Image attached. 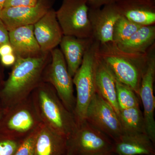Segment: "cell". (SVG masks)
<instances>
[{
    "instance_id": "obj_13",
    "label": "cell",
    "mask_w": 155,
    "mask_h": 155,
    "mask_svg": "<svg viewBox=\"0 0 155 155\" xmlns=\"http://www.w3.org/2000/svg\"><path fill=\"white\" fill-rule=\"evenodd\" d=\"M117 6L122 16L141 26L154 25L155 0H120Z\"/></svg>"
},
{
    "instance_id": "obj_18",
    "label": "cell",
    "mask_w": 155,
    "mask_h": 155,
    "mask_svg": "<svg viewBox=\"0 0 155 155\" xmlns=\"http://www.w3.org/2000/svg\"><path fill=\"white\" fill-rule=\"evenodd\" d=\"M95 80L97 93L113 107L118 115L119 107L116 96V78L105 63L98 55L97 51Z\"/></svg>"
},
{
    "instance_id": "obj_16",
    "label": "cell",
    "mask_w": 155,
    "mask_h": 155,
    "mask_svg": "<svg viewBox=\"0 0 155 155\" xmlns=\"http://www.w3.org/2000/svg\"><path fill=\"white\" fill-rule=\"evenodd\" d=\"M93 38H81L64 35L60 44L69 74L72 78L80 67L84 56Z\"/></svg>"
},
{
    "instance_id": "obj_17",
    "label": "cell",
    "mask_w": 155,
    "mask_h": 155,
    "mask_svg": "<svg viewBox=\"0 0 155 155\" xmlns=\"http://www.w3.org/2000/svg\"><path fill=\"white\" fill-rule=\"evenodd\" d=\"M67 138L43 125L36 130L34 155H65Z\"/></svg>"
},
{
    "instance_id": "obj_14",
    "label": "cell",
    "mask_w": 155,
    "mask_h": 155,
    "mask_svg": "<svg viewBox=\"0 0 155 155\" xmlns=\"http://www.w3.org/2000/svg\"><path fill=\"white\" fill-rule=\"evenodd\" d=\"M116 155L155 154L154 144L146 133L123 134L114 141Z\"/></svg>"
},
{
    "instance_id": "obj_23",
    "label": "cell",
    "mask_w": 155,
    "mask_h": 155,
    "mask_svg": "<svg viewBox=\"0 0 155 155\" xmlns=\"http://www.w3.org/2000/svg\"><path fill=\"white\" fill-rule=\"evenodd\" d=\"M116 96L119 109L139 107L137 94L130 87L116 79Z\"/></svg>"
},
{
    "instance_id": "obj_29",
    "label": "cell",
    "mask_w": 155,
    "mask_h": 155,
    "mask_svg": "<svg viewBox=\"0 0 155 155\" xmlns=\"http://www.w3.org/2000/svg\"><path fill=\"white\" fill-rule=\"evenodd\" d=\"M1 62L3 65L5 66H12L15 64L17 61V57L14 53L5 55L1 57Z\"/></svg>"
},
{
    "instance_id": "obj_5",
    "label": "cell",
    "mask_w": 155,
    "mask_h": 155,
    "mask_svg": "<svg viewBox=\"0 0 155 155\" xmlns=\"http://www.w3.org/2000/svg\"><path fill=\"white\" fill-rule=\"evenodd\" d=\"M113 147L110 138L84 121L67 139L65 155L103 154L113 153Z\"/></svg>"
},
{
    "instance_id": "obj_11",
    "label": "cell",
    "mask_w": 155,
    "mask_h": 155,
    "mask_svg": "<svg viewBox=\"0 0 155 155\" xmlns=\"http://www.w3.org/2000/svg\"><path fill=\"white\" fill-rule=\"evenodd\" d=\"M51 0H39L35 6L4 8L0 13V19L9 31L14 28L34 25L50 9Z\"/></svg>"
},
{
    "instance_id": "obj_27",
    "label": "cell",
    "mask_w": 155,
    "mask_h": 155,
    "mask_svg": "<svg viewBox=\"0 0 155 155\" xmlns=\"http://www.w3.org/2000/svg\"><path fill=\"white\" fill-rule=\"evenodd\" d=\"M89 7L93 8H101L110 4L117 3L120 0H87Z\"/></svg>"
},
{
    "instance_id": "obj_33",
    "label": "cell",
    "mask_w": 155,
    "mask_h": 155,
    "mask_svg": "<svg viewBox=\"0 0 155 155\" xmlns=\"http://www.w3.org/2000/svg\"><path fill=\"white\" fill-rule=\"evenodd\" d=\"M2 118V113H0V120H1V119Z\"/></svg>"
},
{
    "instance_id": "obj_31",
    "label": "cell",
    "mask_w": 155,
    "mask_h": 155,
    "mask_svg": "<svg viewBox=\"0 0 155 155\" xmlns=\"http://www.w3.org/2000/svg\"><path fill=\"white\" fill-rule=\"evenodd\" d=\"M7 0H0V13L4 8V6Z\"/></svg>"
},
{
    "instance_id": "obj_30",
    "label": "cell",
    "mask_w": 155,
    "mask_h": 155,
    "mask_svg": "<svg viewBox=\"0 0 155 155\" xmlns=\"http://www.w3.org/2000/svg\"><path fill=\"white\" fill-rule=\"evenodd\" d=\"M14 53V49L10 43L4 44L0 46V57Z\"/></svg>"
},
{
    "instance_id": "obj_7",
    "label": "cell",
    "mask_w": 155,
    "mask_h": 155,
    "mask_svg": "<svg viewBox=\"0 0 155 155\" xmlns=\"http://www.w3.org/2000/svg\"><path fill=\"white\" fill-rule=\"evenodd\" d=\"M51 61L45 71L46 78L55 90L58 96L67 110L74 114L75 98L72 77L69 74L61 49L51 51Z\"/></svg>"
},
{
    "instance_id": "obj_20",
    "label": "cell",
    "mask_w": 155,
    "mask_h": 155,
    "mask_svg": "<svg viewBox=\"0 0 155 155\" xmlns=\"http://www.w3.org/2000/svg\"><path fill=\"white\" fill-rule=\"evenodd\" d=\"M118 116L123 134L147 133L143 114L140 106L119 109Z\"/></svg>"
},
{
    "instance_id": "obj_24",
    "label": "cell",
    "mask_w": 155,
    "mask_h": 155,
    "mask_svg": "<svg viewBox=\"0 0 155 155\" xmlns=\"http://www.w3.org/2000/svg\"><path fill=\"white\" fill-rule=\"evenodd\" d=\"M36 130L32 132L22 142L14 155H34Z\"/></svg>"
},
{
    "instance_id": "obj_1",
    "label": "cell",
    "mask_w": 155,
    "mask_h": 155,
    "mask_svg": "<svg viewBox=\"0 0 155 155\" xmlns=\"http://www.w3.org/2000/svg\"><path fill=\"white\" fill-rule=\"evenodd\" d=\"M51 58V52L38 57L17 58L3 89V95L14 103L22 99L40 84Z\"/></svg>"
},
{
    "instance_id": "obj_10",
    "label": "cell",
    "mask_w": 155,
    "mask_h": 155,
    "mask_svg": "<svg viewBox=\"0 0 155 155\" xmlns=\"http://www.w3.org/2000/svg\"><path fill=\"white\" fill-rule=\"evenodd\" d=\"M88 16L94 40L100 45L113 42L114 25L121 16L116 3L101 8L89 7Z\"/></svg>"
},
{
    "instance_id": "obj_12",
    "label": "cell",
    "mask_w": 155,
    "mask_h": 155,
    "mask_svg": "<svg viewBox=\"0 0 155 155\" xmlns=\"http://www.w3.org/2000/svg\"><path fill=\"white\" fill-rule=\"evenodd\" d=\"M33 26L34 34L42 52H51L60 45L64 35L56 17V11L52 8Z\"/></svg>"
},
{
    "instance_id": "obj_2",
    "label": "cell",
    "mask_w": 155,
    "mask_h": 155,
    "mask_svg": "<svg viewBox=\"0 0 155 155\" xmlns=\"http://www.w3.org/2000/svg\"><path fill=\"white\" fill-rule=\"evenodd\" d=\"M97 54L105 63L116 80L130 87L138 95L147 53L136 54L125 52L114 43L110 42L99 44Z\"/></svg>"
},
{
    "instance_id": "obj_25",
    "label": "cell",
    "mask_w": 155,
    "mask_h": 155,
    "mask_svg": "<svg viewBox=\"0 0 155 155\" xmlns=\"http://www.w3.org/2000/svg\"><path fill=\"white\" fill-rule=\"evenodd\" d=\"M21 143L13 138L0 139V155H14Z\"/></svg>"
},
{
    "instance_id": "obj_21",
    "label": "cell",
    "mask_w": 155,
    "mask_h": 155,
    "mask_svg": "<svg viewBox=\"0 0 155 155\" xmlns=\"http://www.w3.org/2000/svg\"><path fill=\"white\" fill-rule=\"evenodd\" d=\"M34 125L33 116L26 109H22L14 113L7 123L9 129L22 133H25L32 129Z\"/></svg>"
},
{
    "instance_id": "obj_15",
    "label": "cell",
    "mask_w": 155,
    "mask_h": 155,
    "mask_svg": "<svg viewBox=\"0 0 155 155\" xmlns=\"http://www.w3.org/2000/svg\"><path fill=\"white\" fill-rule=\"evenodd\" d=\"M33 25H25L9 31V42L17 58H30L42 54L34 34Z\"/></svg>"
},
{
    "instance_id": "obj_28",
    "label": "cell",
    "mask_w": 155,
    "mask_h": 155,
    "mask_svg": "<svg viewBox=\"0 0 155 155\" xmlns=\"http://www.w3.org/2000/svg\"><path fill=\"white\" fill-rule=\"evenodd\" d=\"M9 42V31L0 19V46Z\"/></svg>"
},
{
    "instance_id": "obj_4",
    "label": "cell",
    "mask_w": 155,
    "mask_h": 155,
    "mask_svg": "<svg viewBox=\"0 0 155 155\" xmlns=\"http://www.w3.org/2000/svg\"><path fill=\"white\" fill-rule=\"evenodd\" d=\"M99 43L94 40L86 50L79 69L72 78L76 90L74 115L78 124L85 121L87 110L96 93L95 72Z\"/></svg>"
},
{
    "instance_id": "obj_26",
    "label": "cell",
    "mask_w": 155,
    "mask_h": 155,
    "mask_svg": "<svg viewBox=\"0 0 155 155\" xmlns=\"http://www.w3.org/2000/svg\"><path fill=\"white\" fill-rule=\"evenodd\" d=\"M39 0H7L4 8L35 6Z\"/></svg>"
},
{
    "instance_id": "obj_9",
    "label": "cell",
    "mask_w": 155,
    "mask_h": 155,
    "mask_svg": "<svg viewBox=\"0 0 155 155\" xmlns=\"http://www.w3.org/2000/svg\"><path fill=\"white\" fill-rule=\"evenodd\" d=\"M155 51L153 45L147 52L146 66L142 75L138 96L143 106L146 131L150 139L155 144V97L153 85L155 77Z\"/></svg>"
},
{
    "instance_id": "obj_6",
    "label": "cell",
    "mask_w": 155,
    "mask_h": 155,
    "mask_svg": "<svg viewBox=\"0 0 155 155\" xmlns=\"http://www.w3.org/2000/svg\"><path fill=\"white\" fill-rule=\"evenodd\" d=\"M89 8L87 0H63L56 14L63 35L92 38Z\"/></svg>"
},
{
    "instance_id": "obj_34",
    "label": "cell",
    "mask_w": 155,
    "mask_h": 155,
    "mask_svg": "<svg viewBox=\"0 0 155 155\" xmlns=\"http://www.w3.org/2000/svg\"><path fill=\"white\" fill-rule=\"evenodd\" d=\"M155 155V154H153V155Z\"/></svg>"
},
{
    "instance_id": "obj_19",
    "label": "cell",
    "mask_w": 155,
    "mask_h": 155,
    "mask_svg": "<svg viewBox=\"0 0 155 155\" xmlns=\"http://www.w3.org/2000/svg\"><path fill=\"white\" fill-rule=\"evenodd\" d=\"M155 41L154 25L143 26L126 40L116 44L120 50L127 53L145 54Z\"/></svg>"
},
{
    "instance_id": "obj_32",
    "label": "cell",
    "mask_w": 155,
    "mask_h": 155,
    "mask_svg": "<svg viewBox=\"0 0 155 155\" xmlns=\"http://www.w3.org/2000/svg\"><path fill=\"white\" fill-rule=\"evenodd\" d=\"M99 155H116L113 153H108L103 154H101Z\"/></svg>"
},
{
    "instance_id": "obj_3",
    "label": "cell",
    "mask_w": 155,
    "mask_h": 155,
    "mask_svg": "<svg viewBox=\"0 0 155 155\" xmlns=\"http://www.w3.org/2000/svg\"><path fill=\"white\" fill-rule=\"evenodd\" d=\"M37 87L39 110L45 125L68 138L78 126L74 114L67 110L51 87L41 84Z\"/></svg>"
},
{
    "instance_id": "obj_8",
    "label": "cell",
    "mask_w": 155,
    "mask_h": 155,
    "mask_svg": "<svg viewBox=\"0 0 155 155\" xmlns=\"http://www.w3.org/2000/svg\"><path fill=\"white\" fill-rule=\"evenodd\" d=\"M85 121L108 136L113 141L123 134L118 114L113 107L97 93L87 110Z\"/></svg>"
},
{
    "instance_id": "obj_22",
    "label": "cell",
    "mask_w": 155,
    "mask_h": 155,
    "mask_svg": "<svg viewBox=\"0 0 155 155\" xmlns=\"http://www.w3.org/2000/svg\"><path fill=\"white\" fill-rule=\"evenodd\" d=\"M141 27L121 15L114 25L113 42L118 44L126 40Z\"/></svg>"
}]
</instances>
